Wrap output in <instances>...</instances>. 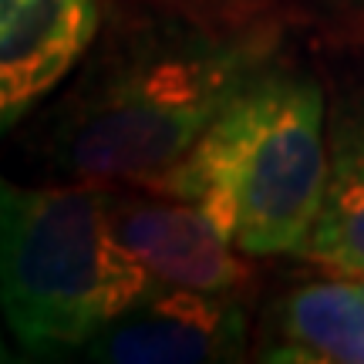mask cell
<instances>
[{
	"mask_svg": "<svg viewBox=\"0 0 364 364\" xmlns=\"http://www.w3.org/2000/svg\"><path fill=\"white\" fill-rule=\"evenodd\" d=\"M260 68L267 44L186 21L122 27L91 44L34 125V162L61 182L125 186L176 166Z\"/></svg>",
	"mask_w": 364,
	"mask_h": 364,
	"instance_id": "6da1fadb",
	"label": "cell"
},
{
	"mask_svg": "<svg viewBox=\"0 0 364 364\" xmlns=\"http://www.w3.org/2000/svg\"><path fill=\"white\" fill-rule=\"evenodd\" d=\"M331 172L324 95L294 71L260 68L186 156L125 182L206 206L247 257L304 253Z\"/></svg>",
	"mask_w": 364,
	"mask_h": 364,
	"instance_id": "7a4b0ae2",
	"label": "cell"
},
{
	"mask_svg": "<svg viewBox=\"0 0 364 364\" xmlns=\"http://www.w3.org/2000/svg\"><path fill=\"white\" fill-rule=\"evenodd\" d=\"M152 280L118 243L108 189L24 186L0 172V307L21 351H81Z\"/></svg>",
	"mask_w": 364,
	"mask_h": 364,
	"instance_id": "3957f363",
	"label": "cell"
},
{
	"mask_svg": "<svg viewBox=\"0 0 364 364\" xmlns=\"http://www.w3.org/2000/svg\"><path fill=\"white\" fill-rule=\"evenodd\" d=\"M102 189H108V220L118 243L156 280L206 294H247L250 263L206 206L139 186Z\"/></svg>",
	"mask_w": 364,
	"mask_h": 364,
	"instance_id": "5b68a950",
	"label": "cell"
},
{
	"mask_svg": "<svg viewBox=\"0 0 364 364\" xmlns=\"http://www.w3.org/2000/svg\"><path fill=\"white\" fill-rule=\"evenodd\" d=\"M263 361L364 364V287L354 277L297 287L273 317Z\"/></svg>",
	"mask_w": 364,
	"mask_h": 364,
	"instance_id": "52a82bcc",
	"label": "cell"
},
{
	"mask_svg": "<svg viewBox=\"0 0 364 364\" xmlns=\"http://www.w3.org/2000/svg\"><path fill=\"white\" fill-rule=\"evenodd\" d=\"M0 361H7V348H4V338H0Z\"/></svg>",
	"mask_w": 364,
	"mask_h": 364,
	"instance_id": "9c48e42d",
	"label": "cell"
},
{
	"mask_svg": "<svg viewBox=\"0 0 364 364\" xmlns=\"http://www.w3.org/2000/svg\"><path fill=\"white\" fill-rule=\"evenodd\" d=\"M102 27V0H0V135L78 68Z\"/></svg>",
	"mask_w": 364,
	"mask_h": 364,
	"instance_id": "8992f818",
	"label": "cell"
},
{
	"mask_svg": "<svg viewBox=\"0 0 364 364\" xmlns=\"http://www.w3.org/2000/svg\"><path fill=\"white\" fill-rule=\"evenodd\" d=\"M354 280H358V284H361V287H364V277H354Z\"/></svg>",
	"mask_w": 364,
	"mask_h": 364,
	"instance_id": "30bf717a",
	"label": "cell"
},
{
	"mask_svg": "<svg viewBox=\"0 0 364 364\" xmlns=\"http://www.w3.org/2000/svg\"><path fill=\"white\" fill-rule=\"evenodd\" d=\"M300 257L338 277H364V108L341 112L331 129L324 206Z\"/></svg>",
	"mask_w": 364,
	"mask_h": 364,
	"instance_id": "ba28073f",
	"label": "cell"
},
{
	"mask_svg": "<svg viewBox=\"0 0 364 364\" xmlns=\"http://www.w3.org/2000/svg\"><path fill=\"white\" fill-rule=\"evenodd\" d=\"M247 294H206L152 280V287L81 348L105 364H209L247 351Z\"/></svg>",
	"mask_w": 364,
	"mask_h": 364,
	"instance_id": "277c9868",
	"label": "cell"
}]
</instances>
